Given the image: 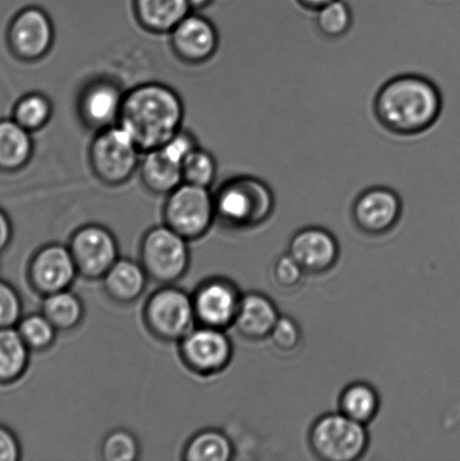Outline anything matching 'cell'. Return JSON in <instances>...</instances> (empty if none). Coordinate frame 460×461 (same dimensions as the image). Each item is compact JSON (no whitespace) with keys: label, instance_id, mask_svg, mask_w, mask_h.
I'll return each mask as SVG.
<instances>
[{"label":"cell","instance_id":"cell-6","mask_svg":"<svg viewBox=\"0 0 460 461\" xmlns=\"http://www.w3.org/2000/svg\"><path fill=\"white\" fill-rule=\"evenodd\" d=\"M166 225L186 240L202 237L216 219L214 194L210 188L183 183L167 195Z\"/></svg>","mask_w":460,"mask_h":461},{"label":"cell","instance_id":"cell-37","mask_svg":"<svg viewBox=\"0 0 460 461\" xmlns=\"http://www.w3.org/2000/svg\"><path fill=\"white\" fill-rule=\"evenodd\" d=\"M13 239V225L6 212L0 209V253H3L11 244Z\"/></svg>","mask_w":460,"mask_h":461},{"label":"cell","instance_id":"cell-16","mask_svg":"<svg viewBox=\"0 0 460 461\" xmlns=\"http://www.w3.org/2000/svg\"><path fill=\"white\" fill-rule=\"evenodd\" d=\"M290 255L304 273L321 274L335 266L339 256L337 239L322 227H306L297 230L291 240Z\"/></svg>","mask_w":460,"mask_h":461},{"label":"cell","instance_id":"cell-14","mask_svg":"<svg viewBox=\"0 0 460 461\" xmlns=\"http://www.w3.org/2000/svg\"><path fill=\"white\" fill-rule=\"evenodd\" d=\"M183 358L189 368L200 374H214L227 367L232 346L221 329H193L182 340Z\"/></svg>","mask_w":460,"mask_h":461},{"label":"cell","instance_id":"cell-38","mask_svg":"<svg viewBox=\"0 0 460 461\" xmlns=\"http://www.w3.org/2000/svg\"><path fill=\"white\" fill-rule=\"evenodd\" d=\"M189 6H191L192 12H200L203 9L210 7L215 0H187Z\"/></svg>","mask_w":460,"mask_h":461},{"label":"cell","instance_id":"cell-1","mask_svg":"<svg viewBox=\"0 0 460 461\" xmlns=\"http://www.w3.org/2000/svg\"><path fill=\"white\" fill-rule=\"evenodd\" d=\"M185 106L170 86L146 83L125 92L119 125L142 153L164 146L183 129Z\"/></svg>","mask_w":460,"mask_h":461},{"label":"cell","instance_id":"cell-23","mask_svg":"<svg viewBox=\"0 0 460 461\" xmlns=\"http://www.w3.org/2000/svg\"><path fill=\"white\" fill-rule=\"evenodd\" d=\"M30 351L16 328L0 329V386L20 381L29 366Z\"/></svg>","mask_w":460,"mask_h":461},{"label":"cell","instance_id":"cell-10","mask_svg":"<svg viewBox=\"0 0 460 461\" xmlns=\"http://www.w3.org/2000/svg\"><path fill=\"white\" fill-rule=\"evenodd\" d=\"M69 250L78 274L88 279L103 278L117 261V243L101 225H86L76 230Z\"/></svg>","mask_w":460,"mask_h":461},{"label":"cell","instance_id":"cell-11","mask_svg":"<svg viewBox=\"0 0 460 461\" xmlns=\"http://www.w3.org/2000/svg\"><path fill=\"white\" fill-rule=\"evenodd\" d=\"M170 47L187 65H202L214 58L220 47V33L213 22L192 12L170 32Z\"/></svg>","mask_w":460,"mask_h":461},{"label":"cell","instance_id":"cell-4","mask_svg":"<svg viewBox=\"0 0 460 461\" xmlns=\"http://www.w3.org/2000/svg\"><path fill=\"white\" fill-rule=\"evenodd\" d=\"M142 151L119 124L98 131L88 150L95 177L107 186H122L137 173Z\"/></svg>","mask_w":460,"mask_h":461},{"label":"cell","instance_id":"cell-12","mask_svg":"<svg viewBox=\"0 0 460 461\" xmlns=\"http://www.w3.org/2000/svg\"><path fill=\"white\" fill-rule=\"evenodd\" d=\"M124 96L121 86L106 77L89 81L77 104L81 123L96 132L119 124Z\"/></svg>","mask_w":460,"mask_h":461},{"label":"cell","instance_id":"cell-39","mask_svg":"<svg viewBox=\"0 0 460 461\" xmlns=\"http://www.w3.org/2000/svg\"><path fill=\"white\" fill-rule=\"evenodd\" d=\"M300 2L303 4L304 6L314 9V11H318L319 8H321L324 5L333 2V0H300Z\"/></svg>","mask_w":460,"mask_h":461},{"label":"cell","instance_id":"cell-34","mask_svg":"<svg viewBox=\"0 0 460 461\" xmlns=\"http://www.w3.org/2000/svg\"><path fill=\"white\" fill-rule=\"evenodd\" d=\"M301 336V329L294 320L288 316H279L269 337L277 349L287 352L300 345Z\"/></svg>","mask_w":460,"mask_h":461},{"label":"cell","instance_id":"cell-13","mask_svg":"<svg viewBox=\"0 0 460 461\" xmlns=\"http://www.w3.org/2000/svg\"><path fill=\"white\" fill-rule=\"evenodd\" d=\"M351 215L354 224L362 232L384 234L394 229L402 219V200L393 189L368 188L356 198Z\"/></svg>","mask_w":460,"mask_h":461},{"label":"cell","instance_id":"cell-5","mask_svg":"<svg viewBox=\"0 0 460 461\" xmlns=\"http://www.w3.org/2000/svg\"><path fill=\"white\" fill-rule=\"evenodd\" d=\"M310 444L319 458L327 461L359 459L368 447L365 424L340 413L317 420L310 432Z\"/></svg>","mask_w":460,"mask_h":461},{"label":"cell","instance_id":"cell-27","mask_svg":"<svg viewBox=\"0 0 460 461\" xmlns=\"http://www.w3.org/2000/svg\"><path fill=\"white\" fill-rule=\"evenodd\" d=\"M231 441L222 432L209 430L194 437L185 450L189 461H228L232 458Z\"/></svg>","mask_w":460,"mask_h":461},{"label":"cell","instance_id":"cell-21","mask_svg":"<svg viewBox=\"0 0 460 461\" xmlns=\"http://www.w3.org/2000/svg\"><path fill=\"white\" fill-rule=\"evenodd\" d=\"M139 173L143 186L155 195L167 196L183 184L182 166L176 164L160 149L143 153Z\"/></svg>","mask_w":460,"mask_h":461},{"label":"cell","instance_id":"cell-36","mask_svg":"<svg viewBox=\"0 0 460 461\" xmlns=\"http://www.w3.org/2000/svg\"><path fill=\"white\" fill-rule=\"evenodd\" d=\"M21 445L17 437L7 427L0 424V461L21 459Z\"/></svg>","mask_w":460,"mask_h":461},{"label":"cell","instance_id":"cell-15","mask_svg":"<svg viewBox=\"0 0 460 461\" xmlns=\"http://www.w3.org/2000/svg\"><path fill=\"white\" fill-rule=\"evenodd\" d=\"M74 258L69 248L51 244L35 253L29 266V279L36 292L51 295L66 291L76 278Z\"/></svg>","mask_w":460,"mask_h":461},{"label":"cell","instance_id":"cell-25","mask_svg":"<svg viewBox=\"0 0 460 461\" xmlns=\"http://www.w3.org/2000/svg\"><path fill=\"white\" fill-rule=\"evenodd\" d=\"M42 314L57 331H70L83 320L84 307L79 298L66 289L45 298Z\"/></svg>","mask_w":460,"mask_h":461},{"label":"cell","instance_id":"cell-35","mask_svg":"<svg viewBox=\"0 0 460 461\" xmlns=\"http://www.w3.org/2000/svg\"><path fill=\"white\" fill-rule=\"evenodd\" d=\"M303 275L304 270L290 253L279 257L275 262L273 276L279 287L285 289L296 287L303 278Z\"/></svg>","mask_w":460,"mask_h":461},{"label":"cell","instance_id":"cell-33","mask_svg":"<svg viewBox=\"0 0 460 461\" xmlns=\"http://www.w3.org/2000/svg\"><path fill=\"white\" fill-rule=\"evenodd\" d=\"M200 147L195 134L188 130H179L164 146L158 148L176 164L180 166L194 150Z\"/></svg>","mask_w":460,"mask_h":461},{"label":"cell","instance_id":"cell-20","mask_svg":"<svg viewBox=\"0 0 460 461\" xmlns=\"http://www.w3.org/2000/svg\"><path fill=\"white\" fill-rule=\"evenodd\" d=\"M34 141L30 131L13 119L0 120V171L17 173L30 164Z\"/></svg>","mask_w":460,"mask_h":461},{"label":"cell","instance_id":"cell-28","mask_svg":"<svg viewBox=\"0 0 460 461\" xmlns=\"http://www.w3.org/2000/svg\"><path fill=\"white\" fill-rule=\"evenodd\" d=\"M219 165L213 153L198 147L182 165L183 183L210 188L218 178Z\"/></svg>","mask_w":460,"mask_h":461},{"label":"cell","instance_id":"cell-3","mask_svg":"<svg viewBox=\"0 0 460 461\" xmlns=\"http://www.w3.org/2000/svg\"><path fill=\"white\" fill-rule=\"evenodd\" d=\"M216 219L231 228H255L275 213L272 188L250 175L231 176L214 193Z\"/></svg>","mask_w":460,"mask_h":461},{"label":"cell","instance_id":"cell-26","mask_svg":"<svg viewBox=\"0 0 460 461\" xmlns=\"http://www.w3.org/2000/svg\"><path fill=\"white\" fill-rule=\"evenodd\" d=\"M53 105L48 96L42 93L33 92L18 99L13 108V119L30 131L38 132L51 121Z\"/></svg>","mask_w":460,"mask_h":461},{"label":"cell","instance_id":"cell-30","mask_svg":"<svg viewBox=\"0 0 460 461\" xmlns=\"http://www.w3.org/2000/svg\"><path fill=\"white\" fill-rule=\"evenodd\" d=\"M15 328L30 350L43 351L56 340L57 329L43 314L27 315Z\"/></svg>","mask_w":460,"mask_h":461},{"label":"cell","instance_id":"cell-19","mask_svg":"<svg viewBox=\"0 0 460 461\" xmlns=\"http://www.w3.org/2000/svg\"><path fill=\"white\" fill-rule=\"evenodd\" d=\"M135 20L153 34H169L192 13L187 0H133Z\"/></svg>","mask_w":460,"mask_h":461},{"label":"cell","instance_id":"cell-18","mask_svg":"<svg viewBox=\"0 0 460 461\" xmlns=\"http://www.w3.org/2000/svg\"><path fill=\"white\" fill-rule=\"evenodd\" d=\"M279 319L276 306L263 294L251 293L241 297L234 325L241 336L260 340L270 336Z\"/></svg>","mask_w":460,"mask_h":461},{"label":"cell","instance_id":"cell-32","mask_svg":"<svg viewBox=\"0 0 460 461\" xmlns=\"http://www.w3.org/2000/svg\"><path fill=\"white\" fill-rule=\"evenodd\" d=\"M20 294L11 284L0 279V329L15 328L23 318Z\"/></svg>","mask_w":460,"mask_h":461},{"label":"cell","instance_id":"cell-22","mask_svg":"<svg viewBox=\"0 0 460 461\" xmlns=\"http://www.w3.org/2000/svg\"><path fill=\"white\" fill-rule=\"evenodd\" d=\"M147 277L142 265L128 259L117 260L103 277L104 288L113 301L128 304L141 296Z\"/></svg>","mask_w":460,"mask_h":461},{"label":"cell","instance_id":"cell-31","mask_svg":"<svg viewBox=\"0 0 460 461\" xmlns=\"http://www.w3.org/2000/svg\"><path fill=\"white\" fill-rule=\"evenodd\" d=\"M101 451L106 461H132L138 458L139 444L132 433L117 430L105 438Z\"/></svg>","mask_w":460,"mask_h":461},{"label":"cell","instance_id":"cell-2","mask_svg":"<svg viewBox=\"0 0 460 461\" xmlns=\"http://www.w3.org/2000/svg\"><path fill=\"white\" fill-rule=\"evenodd\" d=\"M443 110L438 87L425 77L411 74L395 77L383 86L375 102L381 123L401 135L427 132L443 121Z\"/></svg>","mask_w":460,"mask_h":461},{"label":"cell","instance_id":"cell-7","mask_svg":"<svg viewBox=\"0 0 460 461\" xmlns=\"http://www.w3.org/2000/svg\"><path fill=\"white\" fill-rule=\"evenodd\" d=\"M143 269L157 283H174L183 277L189 264L186 239L168 225L149 230L141 244Z\"/></svg>","mask_w":460,"mask_h":461},{"label":"cell","instance_id":"cell-29","mask_svg":"<svg viewBox=\"0 0 460 461\" xmlns=\"http://www.w3.org/2000/svg\"><path fill=\"white\" fill-rule=\"evenodd\" d=\"M317 21L320 30L329 38H340L353 26V9L347 0H333L318 9Z\"/></svg>","mask_w":460,"mask_h":461},{"label":"cell","instance_id":"cell-17","mask_svg":"<svg viewBox=\"0 0 460 461\" xmlns=\"http://www.w3.org/2000/svg\"><path fill=\"white\" fill-rule=\"evenodd\" d=\"M240 301L237 289L224 280L207 282L193 298L196 319L205 327L221 330L234 323Z\"/></svg>","mask_w":460,"mask_h":461},{"label":"cell","instance_id":"cell-8","mask_svg":"<svg viewBox=\"0 0 460 461\" xmlns=\"http://www.w3.org/2000/svg\"><path fill=\"white\" fill-rule=\"evenodd\" d=\"M144 318L153 336L166 341L183 340L196 319L193 298L182 289L162 288L149 298Z\"/></svg>","mask_w":460,"mask_h":461},{"label":"cell","instance_id":"cell-9","mask_svg":"<svg viewBox=\"0 0 460 461\" xmlns=\"http://www.w3.org/2000/svg\"><path fill=\"white\" fill-rule=\"evenodd\" d=\"M56 39L53 22L44 9L23 8L13 17L7 29V43L13 56L24 62H35L48 56Z\"/></svg>","mask_w":460,"mask_h":461},{"label":"cell","instance_id":"cell-24","mask_svg":"<svg viewBox=\"0 0 460 461\" xmlns=\"http://www.w3.org/2000/svg\"><path fill=\"white\" fill-rule=\"evenodd\" d=\"M339 406L342 414L366 426L376 417L380 397L375 388L368 384L355 383L342 392Z\"/></svg>","mask_w":460,"mask_h":461}]
</instances>
